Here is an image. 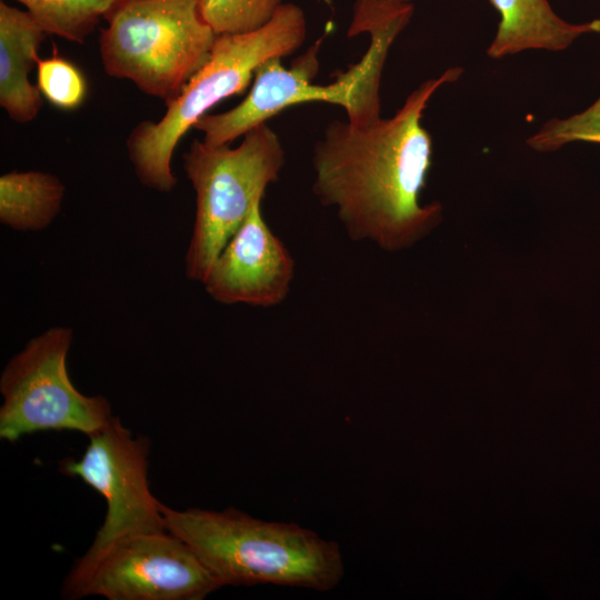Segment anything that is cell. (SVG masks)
I'll use <instances>...</instances> for the list:
<instances>
[{"instance_id":"7","label":"cell","mask_w":600,"mask_h":600,"mask_svg":"<svg viewBox=\"0 0 600 600\" xmlns=\"http://www.w3.org/2000/svg\"><path fill=\"white\" fill-rule=\"evenodd\" d=\"M72 329L56 326L32 338L0 376V439L16 442L39 431H79L90 436L112 419L103 396H86L72 383L67 357Z\"/></svg>"},{"instance_id":"15","label":"cell","mask_w":600,"mask_h":600,"mask_svg":"<svg viewBox=\"0 0 600 600\" xmlns=\"http://www.w3.org/2000/svg\"><path fill=\"white\" fill-rule=\"evenodd\" d=\"M283 0H199L201 13L217 36L257 30L268 23Z\"/></svg>"},{"instance_id":"1","label":"cell","mask_w":600,"mask_h":600,"mask_svg":"<svg viewBox=\"0 0 600 600\" xmlns=\"http://www.w3.org/2000/svg\"><path fill=\"white\" fill-rule=\"evenodd\" d=\"M462 72L452 67L422 82L389 119L363 127L334 120L324 129L313 148L312 191L336 209L351 240L397 251L439 222L441 204L420 203L432 157V139L421 119L434 92Z\"/></svg>"},{"instance_id":"9","label":"cell","mask_w":600,"mask_h":600,"mask_svg":"<svg viewBox=\"0 0 600 600\" xmlns=\"http://www.w3.org/2000/svg\"><path fill=\"white\" fill-rule=\"evenodd\" d=\"M221 588L194 551L168 530L139 533L107 548L61 594L76 600H202Z\"/></svg>"},{"instance_id":"3","label":"cell","mask_w":600,"mask_h":600,"mask_svg":"<svg viewBox=\"0 0 600 600\" xmlns=\"http://www.w3.org/2000/svg\"><path fill=\"white\" fill-rule=\"evenodd\" d=\"M166 529L183 540L221 587L276 584L316 591L344 574L337 542L297 523L263 521L234 507L222 511L161 503Z\"/></svg>"},{"instance_id":"4","label":"cell","mask_w":600,"mask_h":600,"mask_svg":"<svg viewBox=\"0 0 600 600\" xmlns=\"http://www.w3.org/2000/svg\"><path fill=\"white\" fill-rule=\"evenodd\" d=\"M307 21L302 9L282 3L261 28L217 37L211 53L180 93L166 102L158 121L144 120L129 133L126 147L141 184L170 192L177 184L171 159L180 139L221 100L241 93L267 60L283 58L303 43Z\"/></svg>"},{"instance_id":"13","label":"cell","mask_w":600,"mask_h":600,"mask_svg":"<svg viewBox=\"0 0 600 600\" xmlns=\"http://www.w3.org/2000/svg\"><path fill=\"white\" fill-rule=\"evenodd\" d=\"M66 186L54 174L11 171L0 177V222L12 230L40 231L60 213Z\"/></svg>"},{"instance_id":"16","label":"cell","mask_w":600,"mask_h":600,"mask_svg":"<svg viewBox=\"0 0 600 600\" xmlns=\"http://www.w3.org/2000/svg\"><path fill=\"white\" fill-rule=\"evenodd\" d=\"M576 141L600 143V98L582 112L549 119L527 139V144L534 151L551 152Z\"/></svg>"},{"instance_id":"5","label":"cell","mask_w":600,"mask_h":600,"mask_svg":"<svg viewBox=\"0 0 600 600\" xmlns=\"http://www.w3.org/2000/svg\"><path fill=\"white\" fill-rule=\"evenodd\" d=\"M99 38L106 73L170 101L207 62L217 34L199 0H120Z\"/></svg>"},{"instance_id":"14","label":"cell","mask_w":600,"mask_h":600,"mask_svg":"<svg viewBox=\"0 0 600 600\" xmlns=\"http://www.w3.org/2000/svg\"><path fill=\"white\" fill-rule=\"evenodd\" d=\"M47 34L83 43L120 0H16Z\"/></svg>"},{"instance_id":"6","label":"cell","mask_w":600,"mask_h":600,"mask_svg":"<svg viewBox=\"0 0 600 600\" xmlns=\"http://www.w3.org/2000/svg\"><path fill=\"white\" fill-rule=\"evenodd\" d=\"M183 169L196 192V216L186 252V276L202 283L213 261L284 164L276 132L261 123L236 148L194 140Z\"/></svg>"},{"instance_id":"2","label":"cell","mask_w":600,"mask_h":600,"mask_svg":"<svg viewBox=\"0 0 600 600\" xmlns=\"http://www.w3.org/2000/svg\"><path fill=\"white\" fill-rule=\"evenodd\" d=\"M412 1L357 0L349 36L370 33V46L361 60L330 84H314L319 42L290 68L281 58L263 62L254 72L246 98L234 108L203 116L194 129L208 144H230L254 127L267 123L284 109L307 102H329L347 111L348 122L363 127L379 120L380 80L388 52L413 14Z\"/></svg>"},{"instance_id":"8","label":"cell","mask_w":600,"mask_h":600,"mask_svg":"<svg viewBox=\"0 0 600 600\" xmlns=\"http://www.w3.org/2000/svg\"><path fill=\"white\" fill-rule=\"evenodd\" d=\"M89 443L78 460L66 458L59 471L80 478L106 500L107 512L87 552L64 580L74 579L111 544L130 536L164 531L161 502L151 493L148 480L150 443L133 437L119 417L88 436Z\"/></svg>"},{"instance_id":"17","label":"cell","mask_w":600,"mask_h":600,"mask_svg":"<svg viewBox=\"0 0 600 600\" xmlns=\"http://www.w3.org/2000/svg\"><path fill=\"white\" fill-rule=\"evenodd\" d=\"M37 87L53 106L63 110L77 109L87 94V83L81 71L57 54L39 59Z\"/></svg>"},{"instance_id":"10","label":"cell","mask_w":600,"mask_h":600,"mask_svg":"<svg viewBox=\"0 0 600 600\" xmlns=\"http://www.w3.org/2000/svg\"><path fill=\"white\" fill-rule=\"evenodd\" d=\"M261 203H254L201 283L219 303L273 308L290 293L294 260L266 222Z\"/></svg>"},{"instance_id":"11","label":"cell","mask_w":600,"mask_h":600,"mask_svg":"<svg viewBox=\"0 0 600 600\" xmlns=\"http://www.w3.org/2000/svg\"><path fill=\"white\" fill-rule=\"evenodd\" d=\"M46 36L28 11L0 2V106L14 122H31L42 108V94L28 76Z\"/></svg>"},{"instance_id":"12","label":"cell","mask_w":600,"mask_h":600,"mask_svg":"<svg viewBox=\"0 0 600 600\" xmlns=\"http://www.w3.org/2000/svg\"><path fill=\"white\" fill-rule=\"evenodd\" d=\"M500 14L497 32L487 48L491 59L527 50L563 51L589 33H600V19L570 23L560 18L549 0H489Z\"/></svg>"}]
</instances>
